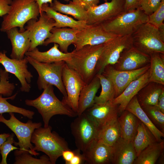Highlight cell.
<instances>
[{"label":"cell","mask_w":164,"mask_h":164,"mask_svg":"<svg viewBox=\"0 0 164 164\" xmlns=\"http://www.w3.org/2000/svg\"><path fill=\"white\" fill-rule=\"evenodd\" d=\"M42 94L33 100L26 99V105L35 108L41 115L44 127L49 126L52 117L56 115H63L70 117L77 116L74 112L62 101H60L54 92L53 86L49 85L43 89Z\"/></svg>","instance_id":"6da1fadb"},{"label":"cell","mask_w":164,"mask_h":164,"mask_svg":"<svg viewBox=\"0 0 164 164\" xmlns=\"http://www.w3.org/2000/svg\"><path fill=\"white\" fill-rule=\"evenodd\" d=\"M104 47V44L85 45L74 50L70 60L65 63L80 76L85 84L89 83L96 75L97 63Z\"/></svg>","instance_id":"7a4b0ae2"},{"label":"cell","mask_w":164,"mask_h":164,"mask_svg":"<svg viewBox=\"0 0 164 164\" xmlns=\"http://www.w3.org/2000/svg\"><path fill=\"white\" fill-rule=\"evenodd\" d=\"M49 125L36 129L31 136V142L34 145L35 151H41L49 158L52 164H56L57 159L62 156L63 152L69 149L65 139L55 132H52Z\"/></svg>","instance_id":"3957f363"},{"label":"cell","mask_w":164,"mask_h":164,"mask_svg":"<svg viewBox=\"0 0 164 164\" xmlns=\"http://www.w3.org/2000/svg\"><path fill=\"white\" fill-rule=\"evenodd\" d=\"M40 13L39 6L34 0H12L9 11L3 16L0 30L6 32L19 27L20 31H23L25 24L31 19H38Z\"/></svg>","instance_id":"277c9868"},{"label":"cell","mask_w":164,"mask_h":164,"mask_svg":"<svg viewBox=\"0 0 164 164\" xmlns=\"http://www.w3.org/2000/svg\"><path fill=\"white\" fill-rule=\"evenodd\" d=\"M148 16L140 8L124 11L101 24L106 31L116 36L132 35L142 24L148 21Z\"/></svg>","instance_id":"5b68a950"},{"label":"cell","mask_w":164,"mask_h":164,"mask_svg":"<svg viewBox=\"0 0 164 164\" xmlns=\"http://www.w3.org/2000/svg\"><path fill=\"white\" fill-rule=\"evenodd\" d=\"M28 63L36 70L38 74L37 83L39 90H43L49 85L55 86L62 94V100L65 99L67 94L62 80L64 61L51 63H43L26 56Z\"/></svg>","instance_id":"8992f818"},{"label":"cell","mask_w":164,"mask_h":164,"mask_svg":"<svg viewBox=\"0 0 164 164\" xmlns=\"http://www.w3.org/2000/svg\"><path fill=\"white\" fill-rule=\"evenodd\" d=\"M133 46L150 56L154 53L164 54V39L158 28L146 22L142 24L132 35Z\"/></svg>","instance_id":"52a82bcc"},{"label":"cell","mask_w":164,"mask_h":164,"mask_svg":"<svg viewBox=\"0 0 164 164\" xmlns=\"http://www.w3.org/2000/svg\"><path fill=\"white\" fill-rule=\"evenodd\" d=\"M10 118L6 119L0 114V122L6 125L16 136L18 142L15 141L14 144L19 146V149L27 152L32 155H38L39 153L34 150V146L31 143V139L34 131L41 127V122H34L29 120L26 123H23L17 119L13 113H9Z\"/></svg>","instance_id":"ba28073f"},{"label":"cell","mask_w":164,"mask_h":164,"mask_svg":"<svg viewBox=\"0 0 164 164\" xmlns=\"http://www.w3.org/2000/svg\"><path fill=\"white\" fill-rule=\"evenodd\" d=\"M76 117L71 123V132L77 149L83 152L98 139L100 128L84 112Z\"/></svg>","instance_id":"9c48e42d"},{"label":"cell","mask_w":164,"mask_h":164,"mask_svg":"<svg viewBox=\"0 0 164 164\" xmlns=\"http://www.w3.org/2000/svg\"><path fill=\"white\" fill-rule=\"evenodd\" d=\"M133 46L132 35L118 36L104 43L103 50L97 63L96 75L103 72L108 65H114L123 51Z\"/></svg>","instance_id":"30bf717a"},{"label":"cell","mask_w":164,"mask_h":164,"mask_svg":"<svg viewBox=\"0 0 164 164\" xmlns=\"http://www.w3.org/2000/svg\"><path fill=\"white\" fill-rule=\"evenodd\" d=\"M38 19L29 20L25 27L29 31L30 45L29 51H31L41 45L49 38L52 33L51 30L55 27V21L42 12Z\"/></svg>","instance_id":"8fae6325"},{"label":"cell","mask_w":164,"mask_h":164,"mask_svg":"<svg viewBox=\"0 0 164 164\" xmlns=\"http://www.w3.org/2000/svg\"><path fill=\"white\" fill-rule=\"evenodd\" d=\"M28 61L26 56L20 60L8 57L5 51H0V63L8 73L13 74L18 78L21 84L20 91L29 92L31 88L30 84L33 75L28 69Z\"/></svg>","instance_id":"7c38bea8"},{"label":"cell","mask_w":164,"mask_h":164,"mask_svg":"<svg viewBox=\"0 0 164 164\" xmlns=\"http://www.w3.org/2000/svg\"><path fill=\"white\" fill-rule=\"evenodd\" d=\"M150 63L132 70H121L115 69L112 65L106 66L101 73L112 83L115 92V98L119 96L129 84L139 78L149 69Z\"/></svg>","instance_id":"4fadbf2b"},{"label":"cell","mask_w":164,"mask_h":164,"mask_svg":"<svg viewBox=\"0 0 164 164\" xmlns=\"http://www.w3.org/2000/svg\"><path fill=\"white\" fill-rule=\"evenodd\" d=\"M62 80L67 97L62 101L77 114L80 94L85 84L78 73L65 62L63 68Z\"/></svg>","instance_id":"5bb4252c"},{"label":"cell","mask_w":164,"mask_h":164,"mask_svg":"<svg viewBox=\"0 0 164 164\" xmlns=\"http://www.w3.org/2000/svg\"><path fill=\"white\" fill-rule=\"evenodd\" d=\"M125 0H111L87 10V25L101 24L125 11Z\"/></svg>","instance_id":"9a60e30c"},{"label":"cell","mask_w":164,"mask_h":164,"mask_svg":"<svg viewBox=\"0 0 164 164\" xmlns=\"http://www.w3.org/2000/svg\"><path fill=\"white\" fill-rule=\"evenodd\" d=\"M118 36L106 31L101 24L87 25L77 34V40L73 43L77 50L86 45L104 44Z\"/></svg>","instance_id":"2e32d148"},{"label":"cell","mask_w":164,"mask_h":164,"mask_svg":"<svg viewBox=\"0 0 164 164\" xmlns=\"http://www.w3.org/2000/svg\"><path fill=\"white\" fill-rule=\"evenodd\" d=\"M150 62L149 56L133 46L123 51L117 62L112 66L118 70H132L141 68Z\"/></svg>","instance_id":"e0dca14e"},{"label":"cell","mask_w":164,"mask_h":164,"mask_svg":"<svg viewBox=\"0 0 164 164\" xmlns=\"http://www.w3.org/2000/svg\"><path fill=\"white\" fill-rule=\"evenodd\" d=\"M113 100L102 104H94L84 112L95 122L100 129L108 122L118 117V105L114 104Z\"/></svg>","instance_id":"ac0fdd59"},{"label":"cell","mask_w":164,"mask_h":164,"mask_svg":"<svg viewBox=\"0 0 164 164\" xmlns=\"http://www.w3.org/2000/svg\"><path fill=\"white\" fill-rule=\"evenodd\" d=\"M82 152L86 164L111 163V146L98 139L92 142Z\"/></svg>","instance_id":"d6986e66"},{"label":"cell","mask_w":164,"mask_h":164,"mask_svg":"<svg viewBox=\"0 0 164 164\" xmlns=\"http://www.w3.org/2000/svg\"><path fill=\"white\" fill-rule=\"evenodd\" d=\"M6 32L12 45L10 58L17 60L23 59L26 53L29 51L30 45L29 31L25 29L20 32L18 27H14Z\"/></svg>","instance_id":"ffe728a7"},{"label":"cell","mask_w":164,"mask_h":164,"mask_svg":"<svg viewBox=\"0 0 164 164\" xmlns=\"http://www.w3.org/2000/svg\"><path fill=\"white\" fill-rule=\"evenodd\" d=\"M111 163L133 164L137 157L132 142L120 137L111 146Z\"/></svg>","instance_id":"44dd1931"},{"label":"cell","mask_w":164,"mask_h":164,"mask_svg":"<svg viewBox=\"0 0 164 164\" xmlns=\"http://www.w3.org/2000/svg\"><path fill=\"white\" fill-rule=\"evenodd\" d=\"M81 29L76 28L54 27L51 30V36L46 39L43 45L46 46L51 43L58 44L60 50L67 53L69 46L75 43L77 40V34Z\"/></svg>","instance_id":"7402d4cb"},{"label":"cell","mask_w":164,"mask_h":164,"mask_svg":"<svg viewBox=\"0 0 164 164\" xmlns=\"http://www.w3.org/2000/svg\"><path fill=\"white\" fill-rule=\"evenodd\" d=\"M149 69L144 74L131 82L123 92L114 98L113 102L118 105L119 113L124 111L128 104L138 92L149 82Z\"/></svg>","instance_id":"603a6c76"},{"label":"cell","mask_w":164,"mask_h":164,"mask_svg":"<svg viewBox=\"0 0 164 164\" xmlns=\"http://www.w3.org/2000/svg\"><path fill=\"white\" fill-rule=\"evenodd\" d=\"M59 45L54 43L53 46L48 50L41 52L37 48L31 51L27 52L26 56L39 62L51 63L60 61L65 62L69 61L73 54V51L65 53L59 49Z\"/></svg>","instance_id":"cb8c5ba5"},{"label":"cell","mask_w":164,"mask_h":164,"mask_svg":"<svg viewBox=\"0 0 164 164\" xmlns=\"http://www.w3.org/2000/svg\"><path fill=\"white\" fill-rule=\"evenodd\" d=\"M100 86V80L96 75L89 83L83 87L79 98L77 115L94 105L96 94Z\"/></svg>","instance_id":"d4e9b609"},{"label":"cell","mask_w":164,"mask_h":164,"mask_svg":"<svg viewBox=\"0 0 164 164\" xmlns=\"http://www.w3.org/2000/svg\"><path fill=\"white\" fill-rule=\"evenodd\" d=\"M163 90L164 85L153 82L148 83L136 95L140 106H157L159 97Z\"/></svg>","instance_id":"484cf974"},{"label":"cell","mask_w":164,"mask_h":164,"mask_svg":"<svg viewBox=\"0 0 164 164\" xmlns=\"http://www.w3.org/2000/svg\"><path fill=\"white\" fill-rule=\"evenodd\" d=\"M41 11L45 12L48 17L54 20V27L56 28L69 27L82 29L87 25L86 21L76 20L67 15L62 14L54 10L48 3L42 5Z\"/></svg>","instance_id":"4316f807"},{"label":"cell","mask_w":164,"mask_h":164,"mask_svg":"<svg viewBox=\"0 0 164 164\" xmlns=\"http://www.w3.org/2000/svg\"><path fill=\"white\" fill-rule=\"evenodd\" d=\"M117 119L119 125L121 137L132 142L137 132L139 120L134 114L125 110Z\"/></svg>","instance_id":"83f0119b"},{"label":"cell","mask_w":164,"mask_h":164,"mask_svg":"<svg viewBox=\"0 0 164 164\" xmlns=\"http://www.w3.org/2000/svg\"><path fill=\"white\" fill-rule=\"evenodd\" d=\"M125 110L135 115L149 129L158 142L163 141L164 133L158 129L152 122L140 105L136 95L134 96L126 106Z\"/></svg>","instance_id":"f1b7e54d"},{"label":"cell","mask_w":164,"mask_h":164,"mask_svg":"<svg viewBox=\"0 0 164 164\" xmlns=\"http://www.w3.org/2000/svg\"><path fill=\"white\" fill-rule=\"evenodd\" d=\"M50 6L57 12L71 15L77 20L86 21L87 19V11L80 3L70 1L69 4H64L54 0Z\"/></svg>","instance_id":"f546056e"},{"label":"cell","mask_w":164,"mask_h":164,"mask_svg":"<svg viewBox=\"0 0 164 164\" xmlns=\"http://www.w3.org/2000/svg\"><path fill=\"white\" fill-rule=\"evenodd\" d=\"M164 141L153 143L142 150L137 156L134 164H154L162 154Z\"/></svg>","instance_id":"4dcf8cb0"},{"label":"cell","mask_w":164,"mask_h":164,"mask_svg":"<svg viewBox=\"0 0 164 164\" xmlns=\"http://www.w3.org/2000/svg\"><path fill=\"white\" fill-rule=\"evenodd\" d=\"M157 142L149 129L139 120L137 133L132 141L137 156L149 145Z\"/></svg>","instance_id":"1f68e13d"},{"label":"cell","mask_w":164,"mask_h":164,"mask_svg":"<svg viewBox=\"0 0 164 164\" xmlns=\"http://www.w3.org/2000/svg\"><path fill=\"white\" fill-rule=\"evenodd\" d=\"M117 118L107 122L100 129L98 139L112 146L121 137L119 125Z\"/></svg>","instance_id":"d6a6232c"},{"label":"cell","mask_w":164,"mask_h":164,"mask_svg":"<svg viewBox=\"0 0 164 164\" xmlns=\"http://www.w3.org/2000/svg\"><path fill=\"white\" fill-rule=\"evenodd\" d=\"M150 56L149 81L164 85V54L154 53Z\"/></svg>","instance_id":"836d02e7"},{"label":"cell","mask_w":164,"mask_h":164,"mask_svg":"<svg viewBox=\"0 0 164 164\" xmlns=\"http://www.w3.org/2000/svg\"><path fill=\"white\" fill-rule=\"evenodd\" d=\"M96 75L100 80L101 90L98 96H95L94 104H102L113 100L115 98V92L112 83L101 73Z\"/></svg>","instance_id":"e575fe53"},{"label":"cell","mask_w":164,"mask_h":164,"mask_svg":"<svg viewBox=\"0 0 164 164\" xmlns=\"http://www.w3.org/2000/svg\"><path fill=\"white\" fill-rule=\"evenodd\" d=\"M17 94L6 97H2L0 94V114L5 113H15L22 115L30 119H32L35 114L34 111L13 105L9 103L7 100H13L15 98Z\"/></svg>","instance_id":"d590c367"},{"label":"cell","mask_w":164,"mask_h":164,"mask_svg":"<svg viewBox=\"0 0 164 164\" xmlns=\"http://www.w3.org/2000/svg\"><path fill=\"white\" fill-rule=\"evenodd\" d=\"M14 155V164H52L46 155H42L39 159L36 158L29 152L19 149L15 150Z\"/></svg>","instance_id":"8d00e7d4"},{"label":"cell","mask_w":164,"mask_h":164,"mask_svg":"<svg viewBox=\"0 0 164 164\" xmlns=\"http://www.w3.org/2000/svg\"><path fill=\"white\" fill-rule=\"evenodd\" d=\"M141 107L153 124L164 133V113L156 106L148 105Z\"/></svg>","instance_id":"74e56055"},{"label":"cell","mask_w":164,"mask_h":164,"mask_svg":"<svg viewBox=\"0 0 164 164\" xmlns=\"http://www.w3.org/2000/svg\"><path fill=\"white\" fill-rule=\"evenodd\" d=\"M9 73L0 68V94L9 97L12 94L15 88L13 83L9 82Z\"/></svg>","instance_id":"f35d334b"},{"label":"cell","mask_w":164,"mask_h":164,"mask_svg":"<svg viewBox=\"0 0 164 164\" xmlns=\"http://www.w3.org/2000/svg\"><path fill=\"white\" fill-rule=\"evenodd\" d=\"M14 134H11L0 146V153L2 159L0 164H7V158L9 153L14 150L20 149L19 148L13 145L15 142L14 138Z\"/></svg>","instance_id":"ab89813d"},{"label":"cell","mask_w":164,"mask_h":164,"mask_svg":"<svg viewBox=\"0 0 164 164\" xmlns=\"http://www.w3.org/2000/svg\"><path fill=\"white\" fill-rule=\"evenodd\" d=\"M164 0H162L159 8L148 16L147 22L158 28L164 25Z\"/></svg>","instance_id":"60d3db41"},{"label":"cell","mask_w":164,"mask_h":164,"mask_svg":"<svg viewBox=\"0 0 164 164\" xmlns=\"http://www.w3.org/2000/svg\"><path fill=\"white\" fill-rule=\"evenodd\" d=\"M162 0H138L139 8L149 16L160 6Z\"/></svg>","instance_id":"b9f144b4"},{"label":"cell","mask_w":164,"mask_h":164,"mask_svg":"<svg viewBox=\"0 0 164 164\" xmlns=\"http://www.w3.org/2000/svg\"><path fill=\"white\" fill-rule=\"evenodd\" d=\"M12 0H0V17L7 14L11 8Z\"/></svg>","instance_id":"7bdbcfd3"},{"label":"cell","mask_w":164,"mask_h":164,"mask_svg":"<svg viewBox=\"0 0 164 164\" xmlns=\"http://www.w3.org/2000/svg\"><path fill=\"white\" fill-rule=\"evenodd\" d=\"M79 149L75 150V154L68 164H82L85 163V160L82 154Z\"/></svg>","instance_id":"ee69618b"},{"label":"cell","mask_w":164,"mask_h":164,"mask_svg":"<svg viewBox=\"0 0 164 164\" xmlns=\"http://www.w3.org/2000/svg\"><path fill=\"white\" fill-rule=\"evenodd\" d=\"M139 8L138 0H125V9L128 11Z\"/></svg>","instance_id":"f6af8a7d"},{"label":"cell","mask_w":164,"mask_h":164,"mask_svg":"<svg viewBox=\"0 0 164 164\" xmlns=\"http://www.w3.org/2000/svg\"><path fill=\"white\" fill-rule=\"evenodd\" d=\"M80 4L87 10L97 5L100 0H80Z\"/></svg>","instance_id":"bcb514c9"},{"label":"cell","mask_w":164,"mask_h":164,"mask_svg":"<svg viewBox=\"0 0 164 164\" xmlns=\"http://www.w3.org/2000/svg\"><path fill=\"white\" fill-rule=\"evenodd\" d=\"M75 154V150H71L70 149L63 151L62 156L64 159L66 164H68L69 162L73 157Z\"/></svg>","instance_id":"7dc6e473"},{"label":"cell","mask_w":164,"mask_h":164,"mask_svg":"<svg viewBox=\"0 0 164 164\" xmlns=\"http://www.w3.org/2000/svg\"><path fill=\"white\" fill-rule=\"evenodd\" d=\"M157 106L164 113V90L162 92L159 97Z\"/></svg>","instance_id":"c3c4849f"},{"label":"cell","mask_w":164,"mask_h":164,"mask_svg":"<svg viewBox=\"0 0 164 164\" xmlns=\"http://www.w3.org/2000/svg\"><path fill=\"white\" fill-rule=\"evenodd\" d=\"M38 4L40 10V13L42 12L41 7L42 5L45 3H49L50 5L52 3L53 0H34ZM66 2H68L70 0H64Z\"/></svg>","instance_id":"681fc988"},{"label":"cell","mask_w":164,"mask_h":164,"mask_svg":"<svg viewBox=\"0 0 164 164\" xmlns=\"http://www.w3.org/2000/svg\"><path fill=\"white\" fill-rule=\"evenodd\" d=\"M9 133H4L0 134V147L2 144L7 140L10 135Z\"/></svg>","instance_id":"f907efd6"},{"label":"cell","mask_w":164,"mask_h":164,"mask_svg":"<svg viewBox=\"0 0 164 164\" xmlns=\"http://www.w3.org/2000/svg\"><path fill=\"white\" fill-rule=\"evenodd\" d=\"M158 29L161 36L164 39V25L159 28Z\"/></svg>","instance_id":"816d5d0a"},{"label":"cell","mask_w":164,"mask_h":164,"mask_svg":"<svg viewBox=\"0 0 164 164\" xmlns=\"http://www.w3.org/2000/svg\"><path fill=\"white\" fill-rule=\"evenodd\" d=\"M72 1L78 3H80V0H72Z\"/></svg>","instance_id":"f5cc1de1"},{"label":"cell","mask_w":164,"mask_h":164,"mask_svg":"<svg viewBox=\"0 0 164 164\" xmlns=\"http://www.w3.org/2000/svg\"><path fill=\"white\" fill-rule=\"evenodd\" d=\"M105 2H107L108 1V0H104Z\"/></svg>","instance_id":"db71d44e"}]
</instances>
